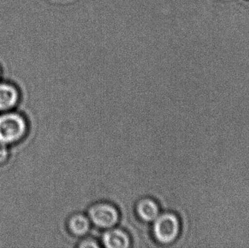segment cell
I'll return each mask as SVG.
<instances>
[{"instance_id":"cell-1","label":"cell","mask_w":249,"mask_h":248,"mask_svg":"<svg viewBox=\"0 0 249 248\" xmlns=\"http://www.w3.org/2000/svg\"><path fill=\"white\" fill-rule=\"evenodd\" d=\"M28 130L27 122L20 114L0 115V142L11 144L20 141Z\"/></svg>"},{"instance_id":"cell-2","label":"cell","mask_w":249,"mask_h":248,"mask_svg":"<svg viewBox=\"0 0 249 248\" xmlns=\"http://www.w3.org/2000/svg\"><path fill=\"white\" fill-rule=\"evenodd\" d=\"M179 220L172 214L158 215L155 220L153 233L155 238L162 244H170L177 240L180 232Z\"/></svg>"},{"instance_id":"cell-3","label":"cell","mask_w":249,"mask_h":248,"mask_svg":"<svg viewBox=\"0 0 249 248\" xmlns=\"http://www.w3.org/2000/svg\"><path fill=\"white\" fill-rule=\"evenodd\" d=\"M92 222L101 228H112L119 219L118 211L109 204L101 203L94 205L89 211Z\"/></svg>"},{"instance_id":"cell-4","label":"cell","mask_w":249,"mask_h":248,"mask_svg":"<svg viewBox=\"0 0 249 248\" xmlns=\"http://www.w3.org/2000/svg\"><path fill=\"white\" fill-rule=\"evenodd\" d=\"M19 93L15 86L9 83H0V111L10 110L17 105Z\"/></svg>"},{"instance_id":"cell-5","label":"cell","mask_w":249,"mask_h":248,"mask_svg":"<svg viewBox=\"0 0 249 248\" xmlns=\"http://www.w3.org/2000/svg\"><path fill=\"white\" fill-rule=\"evenodd\" d=\"M103 243L107 248H126L130 246V239L122 230H112L105 233Z\"/></svg>"},{"instance_id":"cell-6","label":"cell","mask_w":249,"mask_h":248,"mask_svg":"<svg viewBox=\"0 0 249 248\" xmlns=\"http://www.w3.org/2000/svg\"><path fill=\"white\" fill-rule=\"evenodd\" d=\"M137 212L139 216L145 221H153L159 215V208L155 201L150 199H142L139 202Z\"/></svg>"},{"instance_id":"cell-7","label":"cell","mask_w":249,"mask_h":248,"mask_svg":"<svg viewBox=\"0 0 249 248\" xmlns=\"http://www.w3.org/2000/svg\"><path fill=\"white\" fill-rule=\"evenodd\" d=\"M69 227L73 234L83 236L87 234L90 230V222L84 215H75L70 220Z\"/></svg>"},{"instance_id":"cell-8","label":"cell","mask_w":249,"mask_h":248,"mask_svg":"<svg viewBox=\"0 0 249 248\" xmlns=\"http://www.w3.org/2000/svg\"><path fill=\"white\" fill-rule=\"evenodd\" d=\"M10 156V151L6 144L0 142V164L5 163Z\"/></svg>"},{"instance_id":"cell-9","label":"cell","mask_w":249,"mask_h":248,"mask_svg":"<svg viewBox=\"0 0 249 248\" xmlns=\"http://www.w3.org/2000/svg\"><path fill=\"white\" fill-rule=\"evenodd\" d=\"M80 248H96L99 247V245L97 244L96 241L93 240H86L82 242L81 244L80 245Z\"/></svg>"}]
</instances>
